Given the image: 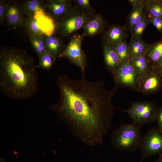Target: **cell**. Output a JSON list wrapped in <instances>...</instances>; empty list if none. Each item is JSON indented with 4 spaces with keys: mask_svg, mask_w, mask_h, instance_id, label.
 <instances>
[{
    "mask_svg": "<svg viewBox=\"0 0 162 162\" xmlns=\"http://www.w3.org/2000/svg\"><path fill=\"white\" fill-rule=\"evenodd\" d=\"M38 58V63L36 65L37 68H40L45 70H50L56 59L45 51Z\"/></svg>",
    "mask_w": 162,
    "mask_h": 162,
    "instance_id": "24",
    "label": "cell"
},
{
    "mask_svg": "<svg viewBox=\"0 0 162 162\" xmlns=\"http://www.w3.org/2000/svg\"><path fill=\"white\" fill-rule=\"evenodd\" d=\"M149 15L148 17L150 23L153 25L160 32H162V18Z\"/></svg>",
    "mask_w": 162,
    "mask_h": 162,
    "instance_id": "28",
    "label": "cell"
},
{
    "mask_svg": "<svg viewBox=\"0 0 162 162\" xmlns=\"http://www.w3.org/2000/svg\"><path fill=\"white\" fill-rule=\"evenodd\" d=\"M8 5V1L5 0H0V24H3L5 21V14Z\"/></svg>",
    "mask_w": 162,
    "mask_h": 162,
    "instance_id": "29",
    "label": "cell"
},
{
    "mask_svg": "<svg viewBox=\"0 0 162 162\" xmlns=\"http://www.w3.org/2000/svg\"><path fill=\"white\" fill-rule=\"evenodd\" d=\"M158 109L155 102L145 100L134 102L129 108L123 110L128 114L133 123L141 127L156 120Z\"/></svg>",
    "mask_w": 162,
    "mask_h": 162,
    "instance_id": "5",
    "label": "cell"
},
{
    "mask_svg": "<svg viewBox=\"0 0 162 162\" xmlns=\"http://www.w3.org/2000/svg\"><path fill=\"white\" fill-rule=\"evenodd\" d=\"M20 7L22 12L29 17H34L37 11L41 10H44L46 8L42 0L23 1Z\"/></svg>",
    "mask_w": 162,
    "mask_h": 162,
    "instance_id": "18",
    "label": "cell"
},
{
    "mask_svg": "<svg viewBox=\"0 0 162 162\" xmlns=\"http://www.w3.org/2000/svg\"><path fill=\"white\" fill-rule=\"evenodd\" d=\"M139 149L142 160L162 154V132L158 128L148 130L142 137Z\"/></svg>",
    "mask_w": 162,
    "mask_h": 162,
    "instance_id": "8",
    "label": "cell"
},
{
    "mask_svg": "<svg viewBox=\"0 0 162 162\" xmlns=\"http://www.w3.org/2000/svg\"><path fill=\"white\" fill-rule=\"evenodd\" d=\"M117 53L121 62L130 61V52L129 44L124 40L116 47Z\"/></svg>",
    "mask_w": 162,
    "mask_h": 162,
    "instance_id": "26",
    "label": "cell"
},
{
    "mask_svg": "<svg viewBox=\"0 0 162 162\" xmlns=\"http://www.w3.org/2000/svg\"><path fill=\"white\" fill-rule=\"evenodd\" d=\"M142 137L140 127L133 123L122 124L112 132L111 142L115 148L134 151L139 149Z\"/></svg>",
    "mask_w": 162,
    "mask_h": 162,
    "instance_id": "3",
    "label": "cell"
},
{
    "mask_svg": "<svg viewBox=\"0 0 162 162\" xmlns=\"http://www.w3.org/2000/svg\"><path fill=\"white\" fill-rule=\"evenodd\" d=\"M137 92L148 94L162 88V74L153 67L146 73L140 75L137 80Z\"/></svg>",
    "mask_w": 162,
    "mask_h": 162,
    "instance_id": "9",
    "label": "cell"
},
{
    "mask_svg": "<svg viewBox=\"0 0 162 162\" xmlns=\"http://www.w3.org/2000/svg\"><path fill=\"white\" fill-rule=\"evenodd\" d=\"M145 8L149 15L162 18V0H146Z\"/></svg>",
    "mask_w": 162,
    "mask_h": 162,
    "instance_id": "22",
    "label": "cell"
},
{
    "mask_svg": "<svg viewBox=\"0 0 162 162\" xmlns=\"http://www.w3.org/2000/svg\"><path fill=\"white\" fill-rule=\"evenodd\" d=\"M146 56L152 65L155 68L162 60V40L151 44Z\"/></svg>",
    "mask_w": 162,
    "mask_h": 162,
    "instance_id": "19",
    "label": "cell"
},
{
    "mask_svg": "<svg viewBox=\"0 0 162 162\" xmlns=\"http://www.w3.org/2000/svg\"><path fill=\"white\" fill-rule=\"evenodd\" d=\"M103 52L106 67L112 76L121 62L116 47L103 38Z\"/></svg>",
    "mask_w": 162,
    "mask_h": 162,
    "instance_id": "11",
    "label": "cell"
},
{
    "mask_svg": "<svg viewBox=\"0 0 162 162\" xmlns=\"http://www.w3.org/2000/svg\"><path fill=\"white\" fill-rule=\"evenodd\" d=\"M0 162H5L4 159L2 158L0 159Z\"/></svg>",
    "mask_w": 162,
    "mask_h": 162,
    "instance_id": "34",
    "label": "cell"
},
{
    "mask_svg": "<svg viewBox=\"0 0 162 162\" xmlns=\"http://www.w3.org/2000/svg\"><path fill=\"white\" fill-rule=\"evenodd\" d=\"M22 12L20 5L17 2L8 1L5 19L8 26H19L26 28L25 19Z\"/></svg>",
    "mask_w": 162,
    "mask_h": 162,
    "instance_id": "10",
    "label": "cell"
},
{
    "mask_svg": "<svg viewBox=\"0 0 162 162\" xmlns=\"http://www.w3.org/2000/svg\"><path fill=\"white\" fill-rule=\"evenodd\" d=\"M129 44L130 61L141 55H146L151 45L142 39L138 40L132 38H131Z\"/></svg>",
    "mask_w": 162,
    "mask_h": 162,
    "instance_id": "17",
    "label": "cell"
},
{
    "mask_svg": "<svg viewBox=\"0 0 162 162\" xmlns=\"http://www.w3.org/2000/svg\"><path fill=\"white\" fill-rule=\"evenodd\" d=\"M74 6L82 12L87 14L93 13V9L88 0H75Z\"/></svg>",
    "mask_w": 162,
    "mask_h": 162,
    "instance_id": "27",
    "label": "cell"
},
{
    "mask_svg": "<svg viewBox=\"0 0 162 162\" xmlns=\"http://www.w3.org/2000/svg\"><path fill=\"white\" fill-rule=\"evenodd\" d=\"M127 30L125 25H114L105 32L103 38L116 47L127 37Z\"/></svg>",
    "mask_w": 162,
    "mask_h": 162,
    "instance_id": "13",
    "label": "cell"
},
{
    "mask_svg": "<svg viewBox=\"0 0 162 162\" xmlns=\"http://www.w3.org/2000/svg\"><path fill=\"white\" fill-rule=\"evenodd\" d=\"M155 68L157 70L162 74V60L159 62L156 66Z\"/></svg>",
    "mask_w": 162,
    "mask_h": 162,
    "instance_id": "32",
    "label": "cell"
},
{
    "mask_svg": "<svg viewBox=\"0 0 162 162\" xmlns=\"http://www.w3.org/2000/svg\"><path fill=\"white\" fill-rule=\"evenodd\" d=\"M34 60L26 49L3 46L0 49V89L8 98L26 100L37 93L38 75Z\"/></svg>",
    "mask_w": 162,
    "mask_h": 162,
    "instance_id": "2",
    "label": "cell"
},
{
    "mask_svg": "<svg viewBox=\"0 0 162 162\" xmlns=\"http://www.w3.org/2000/svg\"><path fill=\"white\" fill-rule=\"evenodd\" d=\"M156 120L158 124V128L162 132V106L158 108Z\"/></svg>",
    "mask_w": 162,
    "mask_h": 162,
    "instance_id": "30",
    "label": "cell"
},
{
    "mask_svg": "<svg viewBox=\"0 0 162 162\" xmlns=\"http://www.w3.org/2000/svg\"><path fill=\"white\" fill-rule=\"evenodd\" d=\"M32 48L38 57L45 51L44 34L29 36Z\"/></svg>",
    "mask_w": 162,
    "mask_h": 162,
    "instance_id": "23",
    "label": "cell"
},
{
    "mask_svg": "<svg viewBox=\"0 0 162 162\" xmlns=\"http://www.w3.org/2000/svg\"><path fill=\"white\" fill-rule=\"evenodd\" d=\"M145 7V0H141L132 10L127 17L125 26L131 32L134 26L141 20Z\"/></svg>",
    "mask_w": 162,
    "mask_h": 162,
    "instance_id": "16",
    "label": "cell"
},
{
    "mask_svg": "<svg viewBox=\"0 0 162 162\" xmlns=\"http://www.w3.org/2000/svg\"><path fill=\"white\" fill-rule=\"evenodd\" d=\"M93 14L83 13L74 6L71 12L58 20L57 28L60 37H70L74 32L83 28L95 16Z\"/></svg>",
    "mask_w": 162,
    "mask_h": 162,
    "instance_id": "4",
    "label": "cell"
},
{
    "mask_svg": "<svg viewBox=\"0 0 162 162\" xmlns=\"http://www.w3.org/2000/svg\"><path fill=\"white\" fill-rule=\"evenodd\" d=\"M58 20L71 12L74 8L70 0H47L44 4Z\"/></svg>",
    "mask_w": 162,
    "mask_h": 162,
    "instance_id": "12",
    "label": "cell"
},
{
    "mask_svg": "<svg viewBox=\"0 0 162 162\" xmlns=\"http://www.w3.org/2000/svg\"><path fill=\"white\" fill-rule=\"evenodd\" d=\"M141 20L133 28L130 32L131 38L138 40H142V36L145 28L150 23L148 16H147L145 8Z\"/></svg>",
    "mask_w": 162,
    "mask_h": 162,
    "instance_id": "20",
    "label": "cell"
},
{
    "mask_svg": "<svg viewBox=\"0 0 162 162\" xmlns=\"http://www.w3.org/2000/svg\"><path fill=\"white\" fill-rule=\"evenodd\" d=\"M26 28L29 36L34 35H43L41 29L38 26L37 22L34 17H28L25 19Z\"/></svg>",
    "mask_w": 162,
    "mask_h": 162,
    "instance_id": "25",
    "label": "cell"
},
{
    "mask_svg": "<svg viewBox=\"0 0 162 162\" xmlns=\"http://www.w3.org/2000/svg\"><path fill=\"white\" fill-rule=\"evenodd\" d=\"M130 61L140 75L146 73L152 67L145 55L140 56Z\"/></svg>",
    "mask_w": 162,
    "mask_h": 162,
    "instance_id": "21",
    "label": "cell"
},
{
    "mask_svg": "<svg viewBox=\"0 0 162 162\" xmlns=\"http://www.w3.org/2000/svg\"><path fill=\"white\" fill-rule=\"evenodd\" d=\"M106 23L100 14H97L85 25L82 36L94 37L102 32L106 27Z\"/></svg>",
    "mask_w": 162,
    "mask_h": 162,
    "instance_id": "14",
    "label": "cell"
},
{
    "mask_svg": "<svg viewBox=\"0 0 162 162\" xmlns=\"http://www.w3.org/2000/svg\"><path fill=\"white\" fill-rule=\"evenodd\" d=\"M83 38L82 35L76 34L70 37L68 44L59 58H64L80 70L82 76H84L86 65V56L82 48Z\"/></svg>",
    "mask_w": 162,
    "mask_h": 162,
    "instance_id": "6",
    "label": "cell"
},
{
    "mask_svg": "<svg viewBox=\"0 0 162 162\" xmlns=\"http://www.w3.org/2000/svg\"><path fill=\"white\" fill-rule=\"evenodd\" d=\"M56 84L59 97L50 108L64 122L72 134L88 146H102L112 127L114 116L112 100L116 89H107L102 80L88 81L59 75Z\"/></svg>",
    "mask_w": 162,
    "mask_h": 162,
    "instance_id": "1",
    "label": "cell"
},
{
    "mask_svg": "<svg viewBox=\"0 0 162 162\" xmlns=\"http://www.w3.org/2000/svg\"><path fill=\"white\" fill-rule=\"evenodd\" d=\"M45 51L55 58H59L63 50L64 44L60 37L44 34Z\"/></svg>",
    "mask_w": 162,
    "mask_h": 162,
    "instance_id": "15",
    "label": "cell"
},
{
    "mask_svg": "<svg viewBox=\"0 0 162 162\" xmlns=\"http://www.w3.org/2000/svg\"><path fill=\"white\" fill-rule=\"evenodd\" d=\"M155 162H162V154L159 155V157Z\"/></svg>",
    "mask_w": 162,
    "mask_h": 162,
    "instance_id": "33",
    "label": "cell"
},
{
    "mask_svg": "<svg viewBox=\"0 0 162 162\" xmlns=\"http://www.w3.org/2000/svg\"><path fill=\"white\" fill-rule=\"evenodd\" d=\"M141 0H128V2L133 8L136 6L140 1Z\"/></svg>",
    "mask_w": 162,
    "mask_h": 162,
    "instance_id": "31",
    "label": "cell"
},
{
    "mask_svg": "<svg viewBox=\"0 0 162 162\" xmlns=\"http://www.w3.org/2000/svg\"><path fill=\"white\" fill-rule=\"evenodd\" d=\"M140 75L130 61L122 62L113 76L114 87L116 89L128 87L137 92V80Z\"/></svg>",
    "mask_w": 162,
    "mask_h": 162,
    "instance_id": "7",
    "label": "cell"
}]
</instances>
